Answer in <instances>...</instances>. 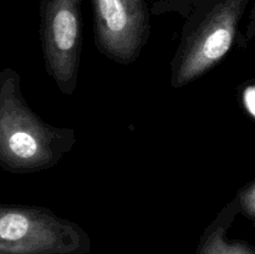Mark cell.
<instances>
[{"instance_id":"obj_1","label":"cell","mask_w":255,"mask_h":254,"mask_svg":"<svg viewBox=\"0 0 255 254\" xmlns=\"http://www.w3.org/2000/svg\"><path fill=\"white\" fill-rule=\"evenodd\" d=\"M76 142L74 129L49 124L29 106L16 70L0 71V168L15 174L52 168Z\"/></svg>"},{"instance_id":"obj_2","label":"cell","mask_w":255,"mask_h":254,"mask_svg":"<svg viewBox=\"0 0 255 254\" xmlns=\"http://www.w3.org/2000/svg\"><path fill=\"white\" fill-rule=\"evenodd\" d=\"M91 239L75 222L42 206L0 203V254H89Z\"/></svg>"},{"instance_id":"obj_3","label":"cell","mask_w":255,"mask_h":254,"mask_svg":"<svg viewBox=\"0 0 255 254\" xmlns=\"http://www.w3.org/2000/svg\"><path fill=\"white\" fill-rule=\"evenodd\" d=\"M247 1L221 0L198 24L184 31L172 61V86L181 89L199 79L228 52Z\"/></svg>"},{"instance_id":"obj_4","label":"cell","mask_w":255,"mask_h":254,"mask_svg":"<svg viewBox=\"0 0 255 254\" xmlns=\"http://www.w3.org/2000/svg\"><path fill=\"white\" fill-rule=\"evenodd\" d=\"M40 39L47 74L71 96L81 60V0H42Z\"/></svg>"},{"instance_id":"obj_5","label":"cell","mask_w":255,"mask_h":254,"mask_svg":"<svg viewBox=\"0 0 255 254\" xmlns=\"http://www.w3.org/2000/svg\"><path fill=\"white\" fill-rule=\"evenodd\" d=\"M95 45L102 55L122 65L133 64L151 32L144 0H91Z\"/></svg>"},{"instance_id":"obj_6","label":"cell","mask_w":255,"mask_h":254,"mask_svg":"<svg viewBox=\"0 0 255 254\" xmlns=\"http://www.w3.org/2000/svg\"><path fill=\"white\" fill-rule=\"evenodd\" d=\"M226 224L218 219L209 224L201 236L194 254H255L252 247L224 238Z\"/></svg>"},{"instance_id":"obj_7","label":"cell","mask_w":255,"mask_h":254,"mask_svg":"<svg viewBox=\"0 0 255 254\" xmlns=\"http://www.w3.org/2000/svg\"><path fill=\"white\" fill-rule=\"evenodd\" d=\"M244 104L253 116H255V86H251L244 91Z\"/></svg>"}]
</instances>
